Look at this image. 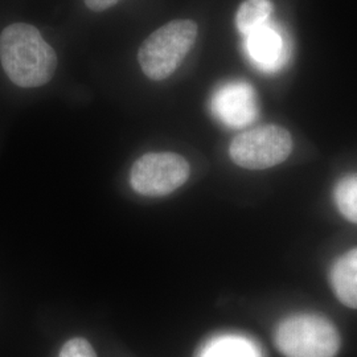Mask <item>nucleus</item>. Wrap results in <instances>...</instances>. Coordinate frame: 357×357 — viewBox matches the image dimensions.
Wrapping results in <instances>:
<instances>
[{"label":"nucleus","mask_w":357,"mask_h":357,"mask_svg":"<svg viewBox=\"0 0 357 357\" xmlns=\"http://www.w3.org/2000/svg\"><path fill=\"white\" fill-rule=\"evenodd\" d=\"M190 172L188 162L178 153H146L131 168L130 183L139 195L162 197L180 188Z\"/></svg>","instance_id":"5"},{"label":"nucleus","mask_w":357,"mask_h":357,"mask_svg":"<svg viewBox=\"0 0 357 357\" xmlns=\"http://www.w3.org/2000/svg\"><path fill=\"white\" fill-rule=\"evenodd\" d=\"M202 357H261V352L245 337L222 336L206 345Z\"/></svg>","instance_id":"10"},{"label":"nucleus","mask_w":357,"mask_h":357,"mask_svg":"<svg viewBox=\"0 0 357 357\" xmlns=\"http://www.w3.org/2000/svg\"><path fill=\"white\" fill-rule=\"evenodd\" d=\"M0 60L6 75L20 88L48 84L57 68V56L38 28L24 23L7 26L0 35Z\"/></svg>","instance_id":"1"},{"label":"nucleus","mask_w":357,"mask_h":357,"mask_svg":"<svg viewBox=\"0 0 357 357\" xmlns=\"http://www.w3.org/2000/svg\"><path fill=\"white\" fill-rule=\"evenodd\" d=\"M330 280L336 298L344 306L357 308V248L333 264Z\"/></svg>","instance_id":"8"},{"label":"nucleus","mask_w":357,"mask_h":357,"mask_svg":"<svg viewBox=\"0 0 357 357\" xmlns=\"http://www.w3.org/2000/svg\"><path fill=\"white\" fill-rule=\"evenodd\" d=\"M197 38L192 20H172L143 41L138 53L142 70L153 81L171 76L187 57Z\"/></svg>","instance_id":"2"},{"label":"nucleus","mask_w":357,"mask_h":357,"mask_svg":"<svg viewBox=\"0 0 357 357\" xmlns=\"http://www.w3.org/2000/svg\"><path fill=\"white\" fill-rule=\"evenodd\" d=\"M293 151V138L286 128L265 125L243 131L230 143L231 160L248 169H266L284 162Z\"/></svg>","instance_id":"4"},{"label":"nucleus","mask_w":357,"mask_h":357,"mask_svg":"<svg viewBox=\"0 0 357 357\" xmlns=\"http://www.w3.org/2000/svg\"><path fill=\"white\" fill-rule=\"evenodd\" d=\"M118 1L119 0H85V4L91 11L101 13V11H105L110 7H113Z\"/></svg>","instance_id":"13"},{"label":"nucleus","mask_w":357,"mask_h":357,"mask_svg":"<svg viewBox=\"0 0 357 357\" xmlns=\"http://www.w3.org/2000/svg\"><path fill=\"white\" fill-rule=\"evenodd\" d=\"M275 343L286 357H335L340 336L330 320L317 314H296L280 324Z\"/></svg>","instance_id":"3"},{"label":"nucleus","mask_w":357,"mask_h":357,"mask_svg":"<svg viewBox=\"0 0 357 357\" xmlns=\"http://www.w3.org/2000/svg\"><path fill=\"white\" fill-rule=\"evenodd\" d=\"M211 109L217 119L229 128H243L258 115V103L252 85L243 81H230L215 91Z\"/></svg>","instance_id":"7"},{"label":"nucleus","mask_w":357,"mask_h":357,"mask_svg":"<svg viewBox=\"0 0 357 357\" xmlns=\"http://www.w3.org/2000/svg\"><path fill=\"white\" fill-rule=\"evenodd\" d=\"M59 357H97V355L88 340L75 337L65 343Z\"/></svg>","instance_id":"12"},{"label":"nucleus","mask_w":357,"mask_h":357,"mask_svg":"<svg viewBox=\"0 0 357 357\" xmlns=\"http://www.w3.org/2000/svg\"><path fill=\"white\" fill-rule=\"evenodd\" d=\"M274 6L271 0H245L236 15V26L243 36L270 20Z\"/></svg>","instance_id":"9"},{"label":"nucleus","mask_w":357,"mask_h":357,"mask_svg":"<svg viewBox=\"0 0 357 357\" xmlns=\"http://www.w3.org/2000/svg\"><path fill=\"white\" fill-rule=\"evenodd\" d=\"M249 60L265 73H277L289 63L291 44L286 32L271 20L245 36Z\"/></svg>","instance_id":"6"},{"label":"nucleus","mask_w":357,"mask_h":357,"mask_svg":"<svg viewBox=\"0 0 357 357\" xmlns=\"http://www.w3.org/2000/svg\"><path fill=\"white\" fill-rule=\"evenodd\" d=\"M335 203L347 220L357 224V175L345 176L337 183Z\"/></svg>","instance_id":"11"}]
</instances>
